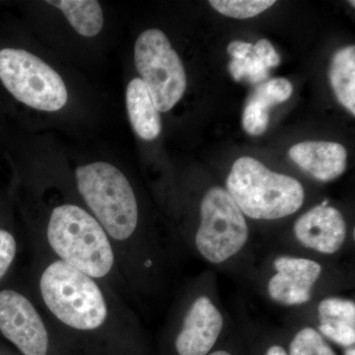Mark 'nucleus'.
Here are the masks:
<instances>
[{
	"instance_id": "nucleus-1",
	"label": "nucleus",
	"mask_w": 355,
	"mask_h": 355,
	"mask_svg": "<svg viewBox=\"0 0 355 355\" xmlns=\"http://www.w3.org/2000/svg\"><path fill=\"white\" fill-rule=\"evenodd\" d=\"M26 286L60 338L114 343L130 323L121 296L51 254L31 248Z\"/></svg>"
},
{
	"instance_id": "nucleus-2",
	"label": "nucleus",
	"mask_w": 355,
	"mask_h": 355,
	"mask_svg": "<svg viewBox=\"0 0 355 355\" xmlns=\"http://www.w3.org/2000/svg\"><path fill=\"white\" fill-rule=\"evenodd\" d=\"M29 244L99 280L120 296L125 288L114 248L87 207L73 202L55 205L46 223L32 230Z\"/></svg>"
},
{
	"instance_id": "nucleus-3",
	"label": "nucleus",
	"mask_w": 355,
	"mask_h": 355,
	"mask_svg": "<svg viewBox=\"0 0 355 355\" xmlns=\"http://www.w3.org/2000/svg\"><path fill=\"white\" fill-rule=\"evenodd\" d=\"M76 182L86 207L108 236L127 282L139 224V203L132 184L120 169L108 162L79 166Z\"/></svg>"
},
{
	"instance_id": "nucleus-4",
	"label": "nucleus",
	"mask_w": 355,
	"mask_h": 355,
	"mask_svg": "<svg viewBox=\"0 0 355 355\" xmlns=\"http://www.w3.org/2000/svg\"><path fill=\"white\" fill-rule=\"evenodd\" d=\"M226 187L242 214L254 219L272 220L291 216L304 202V190L297 180L270 171L249 156L235 161Z\"/></svg>"
},
{
	"instance_id": "nucleus-5",
	"label": "nucleus",
	"mask_w": 355,
	"mask_h": 355,
	"mask_svg": "<svg viewBox=\"0 0 355 355\" xmlns=\"http://www.w3.org/2000/svg\"><path fill=\"white\" fill-rule=\"evenodd\" d=\"M0 81L16 100L40 111L57 112L69 99L60 74L41 58L19 49L0 50Z\"/></svg>"
},
{
	"instance_id": "nucleus-6",
	"label": "nucleus",
	"mask_w": 355,
	"mask_h": 355,
	"mask_svg": "<svg viewBox=\"0 0 355 355\" xmlns=\"http://www.w3.org/2000/svg\"><path fill=\"white\" fill-rule=\"evenodd\" d=\"M135 62L159 112L170 111L183 97L186 71L162 31L149 29L135 42Z\"/></svg>"
},
{
	"instance_id": "nucleus-7",
	"label": "nucleus",
	"mask_w": 355,
	"mask_h": 355,
	"mask_svg": "<svg viewBox=\"0 0 355 355\" xmlns=\"http://www.w3.org/2000/svg\"><path fill=\"white\" fill-rule=\"evenodd\" d=\"M248 234L245 217L228 191L220 187L210 189L200 203L196 236L200 253L210 263H223L246 244Z\"/></svg>"
},
{
	"instance_id": "nucleus-8",
	"label": "nucleus",
	"mask_w": 355,
	"mask_h": 355,
	"mask_svg": "<svg viewBox=\"0 0 355 355\" xmlns=\"http://www.w3.org/2000/svg\"><path fill=\"white\" fill-rule=\"evenodd\" d=\"M223 327L220 312L209 298L198 297L184 318L175 347L179 355H205L216 345Z\"/></svg>"
},
{
	"instance_id": "nucleus-9",
	"label": "nucleus",
	"mask_w": 355,
	"mask_h": 355,
	"mask_svg": "<svg viewBox=\"0 0 355 355\" xmlns=\"http://www.w3.org/2000/svg\"><path fill=\"white\" fill-rule=\"evenodd\" d=\"M277 275L268 284L270 297L286 305L308 302L322 268L316 261L307 259L279 257L275 261Z\"/></svg>"
},
{
	"instance_id": "nucleus-10",
	"label": "nucleus",
	"mask_w": 355,
	"mask_h": 355,
	"mask_svg": "<svg viewBox=\"0 0 355 355\" xmlns=\"http://www.w3.org/2000/svg\"><path fill=\"white\" fill-rule=\"evenodd\" d=\"M294 232L303 246L320 253L334 254L345 242L347 226L338 209L318 205L299 217Z\"/></svg>"
},
{
	"instance_id": "nucleus-11",
	"label": "nucleus",
	"mask_w": 355,
	"mask_h": 355,
	"mask_svg": "<svg viewBox=\"0 0 355 355\" xmlns=\"http://www.w3.org/2000/svg\"><path fill=\"white\" fill-rule=\"evenodd\" d=\"M288 155L295 164L318 181H333L347 168V150L336 142H300L291 147Z\"/></svg>"
},
{
	"instance_id": "nucleus-12",
	"label": "nucleus",
	"mask_w": 355,
	"mask_h": 355,
	"mask_svg": "<svg viewBox=\"0 0 355 355\" xmlns=\"http://www.w3.org/2000/svg\"><path fill=\"white\" fill-rule=\"evenodd\" d=\"M293 92L291 81L273 78L259 84L250 96L243 113V127L249 135H261L268 128L272 106L287 101Z\"/></svg>"
},
{
	"instance_id": "nucleus-13",
	"label": "nucleus",
	"mask_w": 355,
	"mask_h": 355,
	"mask_svg": "<svg viewBox=\"0 0 355 355\" xmlns=\"http://www.w3.org/2000/svg\"><path fill=\"white\" fill-rule=\"evenodd\" d=\"M127 108L133 130L140 139H157L162 130L160 114L141 78L132 79L128 83Z\"/></svg>"
},
{
	"instance_id": "nucleus-14",
	"label": "nucleus",
	"mask_w": 355,
	"mask_h": 355,
	"mask_svg": "<svg viewBox=\"0 0 355 355\" xmlns=\"http://www.w3.org/2000/svg\"><path fill=\"white\" fill-rule=\"evenodd\" d=\"M319 329L327 338L343 347L355 342L354 302L340 298H327L318 307Z\"/></svg>"
},
{
	"instance_id": "nucleus-15",
	"label": "nucleus",
	"mask_w": 355,
	"mask_h": 355,
	"mask_svg": "<svg viewBox=\"0 0 355 355\" xmlns=\"http://www.w3.org/2000/svg\"><path fill=\"white\" fill-rule=\"evenodd\" d=\"M280 58L272 43L261 39L244 60H232L229 71L236 81L246 80L252 84L263 83L268 78L270 69L279 67Z\"/></svg>"
},
{
	"instance_id": "nucleus-16",
	"label": "nucleus",
	"mask_w": 355,
	"mask_h": 355,
	"mask_svg": "<svg viewBox=\"0 0 355 355\" xmlns=\"http://www.w3.org/2000/svg\"><path fill=\"white\" fill-rule=\"evenodd\" d=\"M330 80L338 101L355 114V46L336 51L331 60Z\"/></svg>"
},
{
	"instance_id": "nucleus-17",
	"label": "nucleus",
	"mask_w": 355,
	"mask_h": 355,
	"mask_svg": "<svg viewBox=\"0 0 355 355\" xmlns=\"http://www.w3.org/2000/svg\"><path fill=\"white\" fill-rule=\"evenodd\" d=\"M64 12L72 27L84 37L97 36L104 25V15L95 0H58L46 1Z\"/></svg>"
},
{
	"instance_id": "nucleus-18",
	"label": "nucleus",
	"mask_w": 355,
	"mask_h": 355,
	"mask_svg": "<svg viewBox=\"0 0 355 355\" xmlns=\"http://www.w3.org/2000/svg\"><path fill=\"white\" fill-rule=\"evenodd\" d=\"M275 0H210L209 4L219 13L236 19H249L265 12Z\"/></svg>"
},
{
	"instance_id": "nucleus-19",
	"label": "nucleus",
	"mask_w": 355,
	"mask_h": 355,
	"mask_svg": "<svg viewBox=\"0 0 355 355\" xmlns=\"http://www.w3.org/2000/svg\"><path fill=\"white\" fill-rule=\"evenodd\" d=\"M289 355H336L320 334L314 329L299 331L291 345Z\"/></svg>"
},
{
	"instance_id": "nucleus-20",
	"label": "nucleus",
	"mask_w": 355,
	"mask_h": 355,
	"mask_svg": "<svg viewBox=\"0 0 355 355\" xmlns=\"http://www.w3.org/2000/svg\"><path fill=\"white\" fill-rule=\"evenodd\" d=\"M19 243L10 230L0 227V284L17 260Z\"/></svg>"
},
{
	"instance_id": "nucleus-21",
	"label": "nucleus",
	"mask_w": 355,
	"mask_h": 355,
	"mask_svg": "<svg viewBox=\"0 0 355 355\" xmlns=\"http://www.w3.org/2000/svg\"><path fill=\"white\" fill-rule=\"evenodd\" d=\"M254 44L246 42L235 41L229 44L227 51L232 60H244L253 50Z\"/></svg>"
},
{
	"instance_id": "nucleus-22",
	"label": "nucleus",
	"mask_w": 355,
	"mask_h": 355,
	"mask_svg": "<svg viewBox=\"0 0 355 355\" xmlns=\"http://www.w3.org/2000/svg\"><path fill=\"white\" fill-rule=\"evenodd\" d=\"M266 355H287V354L286 350L282 349V347L275 345V347H272L268 350Z\"/></svg>"
},
{
	"instance_id": "nucleus-23",
	"label": "nucleus",
	"mask_w": 355,
	"mask_h": 355,
	"mask_svg": "<svg viewBox=\"0 0 355 355\" xmlns=\"http://www.w3.org/2000/svg\"><path fill=\"white\" fill-rule=\"evenodd\" d=\"M345 355H355V349L354 347H352V349H347V352H345Z\"/></svg>"
},
{
	"instance_id": "nucleus-24",
	"label": "nucleus",
	"mask_w": 355,
	"mask_h": 355,
	"mask_svg": "<svg viewBox=\"0 0 355 355\" xmlns=\"http://www.w3.org/2000/svg\"><path fill=\"white\" fill-rule=\"evenodd\" d=\"M209 355H231V354H229L228 352H214V354H211Z\"/></svg>"
},
{
	"instance_id": "nucleus-25",
	"label": "nucleus",
	"mask_w": 355,
	"mask_h": 355,
	"mask_svg": "<svg viewBox=\"0 0 355 355\" xmlns=\"http://www.w3.org/2000/svg\"><path fill=\"white\" fill-rule=\"evenodd\" d=\"M350 3H352V6H354V1H350Z\"/></svg>"
}]
</instances>
